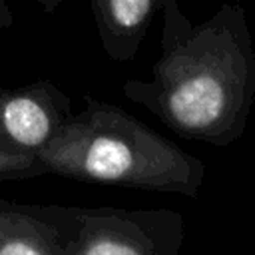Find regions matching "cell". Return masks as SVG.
Segmentation results:
<instances>
[{"instance_id": "cell-5", "label": "cell", "mask_w": 255, "mask_h": 255, "mask_svg": "<svg viewBox=\"0 0 255 255\" xmlns=\"http://www.w3.org/2000/svg\"><path fill=\"white\" fill-rule=\"evenodd\" d=\"M68 205L0 199V255H68Z\"/></svg>"}, {"instance_id": "cell-4", "label": "cell", "mask_w": 255, "mask_h": 255, "mask_svg": "<svg viewBox=\"0 0 255 255\" xmlns=\"http://www.w3.org/2000/svg\"><path fill=\"white\" fill-rule=\"evenodd\" d=\"M72 98L50 80L0 86V145L38 153L72 116Z\"/></svg>"}, {"instance_id": "cell-9", "label": "cell", "mask_w": 255, "mask_h": 255, "mask_svg": "<svg viewBox=\"0 0 255 255\" xmlns=\"http://www.w3.org/2000/svg\"><path fill=\"white\" fill-rule=\"evenodd\" d=\"M36 4L40 6L42 12H46V14H54V12L64 4V0H36Z\"/></svg>"}, {"instance_id": "cell-2", "label": "cell", "mask_w": 255, "mask_h": 255, "mask_svg": "<svg viewBox=\"0 0 255 255\" xmlns=\"http://www.w3.org/2000/svg\"><path fill=\"white\" fill-rule=\"evenodd\" d=\"M50 175L197 199L205 163L120 106L86 98L38 153Z\"/></svg>"}, {"instance_id": "cell-1", "label": "cell", "mask_w": 255, "mask_h": 255, "mask_svg": "<svg viewBox=\"0 0 255 255\" xmlns=\"http://www.w3.org/2000/svg\"><path fill=\"white\" fill-rule=\"evenodd\" d=\"M159 58L149 80L122 92L183 139L227 147L247 129L255 100V50L247 10L225 2L193 24L177 0H163Z\"/></svg>"}, {"instance_id": "cell-3", "label": "cell", "mask_w": 255, "mask_h": 255, "mask_svg": "<svg viewBox=\"0 0 255 255\" xmlns=\"http://www.w3.org/2000/svg\"><path fill=\"white\" fill-rule=\"evenodd\" d=\"M68 255H179L185 219L167 207L68 205Z\"/></svg>"}, {"instance_id": "cell-7", "label": "cell", "mask_w": 255, "mask_h": 255, "mask_svg": "<svg viewBox=\"0 0 255 255\" xmlns=\"http://www.w3.org/2000/svg\"><path fill=\"white\" fill-rule=\"evenodd\" d=\"M42 175H50V173L46 165L38 159V155L0 145V181L32 179Z\"/></svg>"}, {"instance_id": "cell-6", "label": "cell", "mask_w": 255, "mask_h": 255, "mask_svg": "<svg viewBox=\"0 0 255 255\" xmlns=\"http://www.w3.org/2000/svg\"><path fill=\"white\" fill-rule=\"evenodd\" d=\"M163 0H90L100 44L112 62H131Z\"/></svg>"}, {"instance_id": "cell-8", "label": "cell", "mask_w": 255, "mask_h": 255, "mask_svg": "<svg viewBox=\"0 0 255 255\" xmlns=\"http://www.w3.org/2000/svg\"><path fill=\"white\" fill-rule=\"evenodd\" d=\"M14 24V14L8 4V0H0V30L10 28Z\"/></svg>"}]
</instances>
